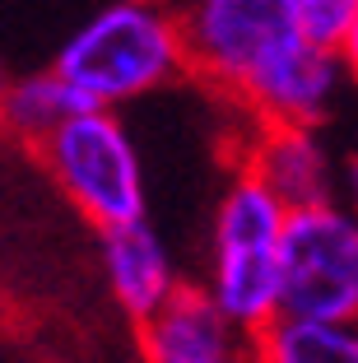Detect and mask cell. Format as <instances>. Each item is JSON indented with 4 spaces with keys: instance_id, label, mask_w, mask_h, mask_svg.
Wrapping results in <instances>:
<instances>
[{
    "instance_id": "cell-7",
    "label": "cell",
    "mask_w": 358,
    "mask_h": 363,
    "mask_svg": "<svg viewBox=\"0 0 358 363\" xmlns=\"http://www.w3.org/2000/svg\"><path fill=\"white\" fill-rule=\"evenodd\" d=\"M237 168L252 172L284 210L335 201V159H330L321 126H270L252 121Z\"/></svg>"
},
{
    "instance_id": "cell-9",
    "label": "cell",
    "mask_w": 358,
    "mask_h": 363,
    "mask_svg": "<svg viewBox=\"0 0 358 363\" xmlns=\"http://www.w3.org/2000/svg\"><path fill=\"white\" fill-rule=\"evenodd\" d=\"M252 363H358L354 321H316L274 312L252 331Z\"/></svg>"
},
{
    "instance_id": "cell-10",
    "label": "cell",
    "mask_w": 358,
    "mask_h": 363,
    "mask_svg": "<svg viewBox=\"0 0 358 363\" xmlns=\"http://www.w3.org/2000/svg\"><path fill=\"white\" fill-rule=\"evenodd\" d=\"M79 107L84 103L74 98V89L56 75L52 65L38 70V75H10V84L0 94V130L14 135L19 145H28V150H38Z\"/></svg>"
},
{
    "instance_id": "cell-1",
    "label": "cell",
    "mask_w": 358,
    "mask_h": 363,
    "mask_svg": "<svg viewBox=\"0 0 358 363\" xmlns=\"http://www.w3.org/2000/svg\"><path fill=\"white\" fill-rule=\"evenodd\" d=\"M52 70L84 107L121 112L186 75L177 10L158 0H112L65 38Z\"/></svg>"
},
{
    "instance_id": "cell-13",
    "label": "cell",
    "mask_w": 358,
    "mask_h": 363,
    "mask_svg": "<svg viewBox=\"0 0 358 363\" xmlns=\"http://www.w3.org/2000/svg\"><path fill=\"white\" fill-rule=\"evenodd\" d=\"M158 5H172V10H177V5H186V0H158Z\"/></svg>"
},
{
    "instance_id": "cell-8",
    "label": "cell",
    "mask_w": 358,
    "mask_h": 363,
    "mask_svg": "<svg viewBox=\"0 0 358 363\" xmlns=\"http://www.w3.org/2000/svg\"><path fill=\"white\" fill-rule=\"evenodd\" d=\"M103 275H107L116 308L130 321L163 308L181 284L177 261H172L168 242L158 238V228L149 224V214L130 219V224L103 228Z\"/></svg>"
},
{
    "instance_id": "cell-3",
    "label": "cell",
    "mask_w": 358,
    "mask_h": 363,
    "mask_svg": "<svg viewBox=\"0 0 358 363\" xmlns=\"http://www.w3.org/2000/svg\"><path fill=\"white\" fill-rule=\"evenodd\" d=\"M279 228L284 205L237 168L214 205L205 294L242 331H256L279 312Z\"/></svg>"
},
{
    "instance_id": "cell-2",
    "label": "cell",
    "mask_w": 358,
    "mask_h": 363,
    "mask_svg": "<svg viewBox=\"0 0 358 363\" xmlns=\"http://www.w3.org/2000/svg\"><path fill=\"white\" fill-rule=\"evenodd\" d=\"M33 154L52 172L61 196L98 233L149 214L140 145L126 130L121 112H112V107H79V112H70Z\"/></svg>"
},
{
    "instance_id": "cell-6",
    "label": "cell",
    "mask_w": 358,
    "mask_h": 363,
    "mask_svg": "<svg viewBox=\"0 0 358 363\" xmlns=\"http://www.w3.org/2000/svg\"><path fill=\"white\" fill-rule=\"evenodd\" d=\"M145 363H252V331L228 321L205 289L177 284L163 308L135 321Z\"/></svg>"
},
{
    "instance_id": "cell-11",
    "label": "cell",
    "mask_w": 358,
    "mask_h": 363,
    "mask_svg": "<svg viewBox=\"0 0 358 363\" xmlns=\"http://www.w3.org/2000/svg\"><path fill=\"white\" fill-rule=\"evenodd\" d=\"M289 10L312 47L358 61V0H289Z\"/></svg>"
},
{
    "instance_id": "cell-5",
    "label": "cell",
    "mask_w": 358,
    "mask_h": 363,
    "mask_svg": "<svg viewBox=\"0 0 358 363\" xmlns=\"http://www.w3.org/2000/svg\"><path fill=\"white\" fill-rule=\"evenodd\" d=\"M279 312L316 321L358 317V224L340 201L284 210Z\"/></svg>"
},
{
    "instance_id": "cell-4",
    "label": "cell",
    "mask_w": 358,
    "mask_h": 363,
    "mask_svg": "<svg viewBox=\"0 0 358 363\" xmlns=\"http://www.w3.org/2000/svg\"><path fill=\"white\" fill-rule=\"evenodd\" d=\"M186 75L205 79L223 98H237L289 47L303 43L289 0H186L177 5Z\"/></svg>"
},
{
    "instance_id": "cell-12",
    "label": "cell",
    "mask_w": 358,
    "mask_h": 363,
    "mask_svg": "<svg viewBox=\"0 0 358 363\" xmlns=\"http://www.w3.org/2000/svg\"><path fill=\"white\" fill-rule=\"evenodd\" d=\"M5 84H10V70H5V65H0V94H5Z\"/></svg>"
}]
</instances>
